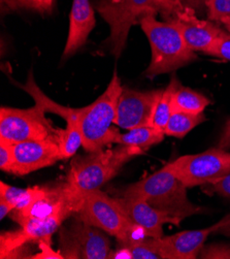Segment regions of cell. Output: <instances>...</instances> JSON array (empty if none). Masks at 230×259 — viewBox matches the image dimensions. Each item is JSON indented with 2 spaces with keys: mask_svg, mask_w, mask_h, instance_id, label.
<instances>
[{
  "mask_svg": "<svg viewBox=\"0 0 230 259\" xmlns=\"http://www.w3.org/2000/svg\"><path fill=\"white\" fill-rule=\"evenodd\" d=\"M144 152L139 147L118 145L111 150L89 152L85 156L75 158L65 180L68 188L82 203L87 193L100 189L119 174L125 163Z\"/></svg>",
  "mask_w": 230,
  "mask_h": 259,
  "instance_id": "6da1fadb",
  "label": "cell"
},
{
  "mask_svg": "<svg viewBox=\"0 0 230 259\" xmlns=\"http://www.w3.org/2000/svg\"><path fill=\"white\" fill-rule=\"evenodd\" d=\"M139 24L148 37L152 50V58L145 75L153 79L162 73L174 72L195 60L197 55L186 44L175 26L166 21L160 22L154 14L142 17Z\"/></svg>",
  "mask_w": 230,
  "mask_h": 259,
  "instance_id": "7a4b0ae2",
  "label": "cell"
},
{
  "mask_svg": "<svg viewBox=\"0 0 230 259\" xmlns=\"http://www.w3.org/2000/svg\"><path fill=\"white\" fill-rule=\"evenodd\" d=\"M187 189L174 175L162 167L139 182L125 187L121 195L143 198L153 208L183 221L204 212L202 206L194 204L189 199Z\"/></svg>",
  "mask_w": 230,
  "mask_h": 259,
  "instance_id": "3957f363",
  "label": "cell"
},
{
  "mask_svg": "<svg viewBox=\"0 0 230 259\" xmlns=\"http://www.w3.org/2000/svg\"><path fill=\"white\" fill-rule=\"evenodd\" d=\"M123 86L114 70L112 80L96 100L78 109L79 124L83 136V147L87 152H96L113 143L116 128L112 125L117 114V105Z\"/></svg>",
  "mask_w": 230,
  "mask_h": 259,
  "instance_id": "277c9868",
  "label": "cell"
},
{
  "mask_svg": "<svg viewBox=\"0 0 230 259\" xmlns=\"http://www.w3.org/2000/svg\"><path fill=\"white\" fill-rule=\"evenodd\" d=\"M187 188L218 182L230 174V152L212 148L202 153L184 155L163 166Z\"/></svg>",
  "mask_w": 230,
  "mask_h": 259,
  "instance_id": "5b68a950",
  "label": "cell"
},
{
  "mask_svg": "<svg viewBox=\"0 0 230 259\" xmlns=\"http://www.w3.org/2000/svg\"><path fill=\"white\" fill-rule=\"evenodd\" d=\"M95 10L111 28L108 39L112 54L118 59L126 46L131 27L142 17L156 15L157 0H96Z\"/></svg>",
  "mask_w": 230,
  "mask_h": 259,
  "instance_id": "8992f818",
  "label": "cell"
},
{
  "mask_svg": "<svg viewBox=\"0 0 230 259\" xmlns=\"http://www.w3.org/2000/svg\"><path fill=\"white\" fill-rule=\"evenodd\" d=\"M44 108L35 103L33 108L0 109V142L15 145L27 141L59 139L57 131L45 117Z\"/></svg>",
  "mask_w": 230,
  "mask_h": 259,
  "instance_id": "52a82bcc",
  "label": "cell"
},
{
  "mask_svg": "<svg viewBox=\"0 0 230 259\" xmlns=\"http://www.w3.org/2000/svg\"><path fill=\"white\" fill-rule=\"evenodd\" d=\"M59 231V252L63 258L107 259L111 241L107 232L75 216Z\"/></svg>",
  "mask_w": 230,
  "mask_h": 259,
  "instance_id": "ba28073f",
  "label": "cell"
},
{
  "mask_svg": "<svg viewBox=\"0 0 230 259\" xmlns=\"http://www.w3.org/2000/svg\"><path fill=\"white\" fill-rule=\"evenodd\" d=\"M73 216L115 238L131 223L116 198L100 189L87 193Z\"/></svg>",
  "mask_w": 230,
  "mask_h": 259,
  "instance_id": "9c48e42d",
  "label": "cell"
},
{
  "mask_svg": "<svg viewBox=\"0 0 230 259\" xmlns=\"http://www.w3.org/2000/svg\"><path fill=\"white\" fill-rule=\"evenodd\" d=\"M167 21L172 23L183 35L188 47L194 52L206 54L216 39L225 30L211 21L200 20L191 8L182 6L175 9Z\"/></svg>",
  "mask_w": 230,
  "mask_h": 259,
  "instance_id": "30bf717a",
  "label": "cell"
},
{
  "mask_svg": "<svg viewBox=\"0 0 230 259\" xmlns=\"http://www.w3.org/2000/svg\"><path fill=\"white\" fill-rule=\"evenodd\" d=\"M59 139L27 141L13 145V175L26 176L62 160Z\"/></svg>",
  "mask_w": 230,
  "mask_h": 259,
  "instance_id": "8fae6325",
  "label": "cell"
},
{
  "mask_svg": "<svg viewBox=\"0 0 230 259\" xmlns=\"http://www.w3.org/2000/svg\"><path fill=\"white\" fill-rule=\"evenodd\" d=\"M161 89L139 91L123 86L120 94L114 124L123 129L149 126L154 103Z\"/></svg>",
  "mask_w": 230,
  "mask_h": 259,
  "instance_id": "7c38bea8",
  "label": "cell"
},
{
  "mask_svg": "<svg viewBox=\"0 0 230 259\" xmlns=\"http://www.w3.org/2000/svg\"><path fill=\"white\" fill-rule=\"evenodd\" d=\"M213 235L212 227L184 230L177 234L154 238L155 247L161 259H195L208 240Z\"/></svg>",
  "mask_w": 230,
  "mask_h": 259,
  "instance_id": "4fadbf2b",
  "label": "cell"
},
{
  "mask_svg": "<svg viewBox=\"0 0 230 259\" xmlns=\"http://www.w3.org/2000/svg\"><path fill=\"white\" fill-rule=\"evenodd\" d=\"M115 198L129 220L143 226L147 230L149 238H161L163 237V226L165 224L178 225L182 222L181 220L170 217L153 208L143 198L126 195H121Z\"/></svg>",
  "mask_w": 230,
  "mask_h": 259,
  "instance_id": "5bb4252c",
  "label": "cell"
},
{
  "mask_svg": "<svg viewBox=\"0 0 230 259\" xmlns=\"http://www.w3.org/2000/svg\"><path fill=\"white\" fill-rule=\"evenodd\" d=\"M96 25L94 9L89 0H72L69 15V31L62 59L74 55L88 40Z\"/></svg>",
  "mask_w": 230,
  "mask_h": 259,
  "instance_id": "9a60e30c",
  "label": "cell"
},
{
  "mask_svg": "<svg viewBox=\"0 0 230 259\" xmlns=\"http://www.w3.org/2000/svg\"><path fill=\"white\" fill-rule=\"evenodd\" d=\"M180 85L181 82L176 79L175 74H172L168 86L165 89H161V92L159 93L154 103L149 121V126L164 133L167 122L173 113L172 96L176 88Z\"/></svg>",
  "mask_w": 230,
  "mask_h": 259,
  "instance_id": "2e32d148",
  "label": "cell"
},
{
  "mask_svg": "<svg viewBox=\"0 0 230 259\" xmlns=\"http://www.w3.org/2000/svg\"><path fill=\"white\" fill-rule=\"evenodd\" d=\"M165 134L151 126L136 127L127 134H120L119 131H115L113 143L118 145L134 146L146 151L152 146L160 144L164 140Z\"/></svg>",
  "mask_w": 230,
  "mask_h": 259,
  "instance_id": "e0dca14e",
  "label": "cell"
},
{
  "mask_svg": "<svg viewBox=\"0 0 230 259\" xmlns=\"http://www.w3.org/2000/svg\"><path fill=\"white\" fill-rule=\"evenodd\" d=\"M211 105V100L203 94L182 84L176 88L172 96L173 111L190 114H201Z\"/></svg>",
  "mask_w": 230,
  "mask_h": 259,
  "instance_id": "ac0fdd59",
  "label": "cell"
},
{
  "mask_svg": "<svg viewBox=\"0 0 230 259\" xmlns=\"http://www.w3.org/2000/svg\"><path fill=\"white\" fill-rule=\"evenodd\" d=\"M204 121H206V115H204V113L190 114L185 112L173 111L164 129V134L168 137L183 139L191 131H193L196 126L203 123Z\"/></svg>",
  "mask_w": 230,
  "mask_h": 259,
  "instance_id": "d6986e66",
  "label": "cell"
},
{
  "mask_svg": "<svg viewBox=\"0 0 230 259\" xmlns=\"http://www.w3.org/2000/svg\"><path fill=\"white\" fill-rule=\"evenodd\" d=\"M60 152L62 159L71 158L74 154L83 146V136L79 121L66 124L64 131L60 135Z\"/></svg>",
  "mask_w": 230,
  "mask_h": 259,
  "instance_id": "ffe728a7",
  "label": "cell"
},
{
  "mask_svg": "<svg viewBox=\"0 0 230 259\" xmlns=\"http://www.w3.org/2000/svg\"><path fill=\"white\" fill-rule=\"evenodd\" d=\"M148 238L149 236L147 234V230L143 226L131 222L116 239L118 240L120 246L131 247L145 241Z\"/></svg>",
  "mask_w": 230,
  "mask_h": 259,
  "instance_id": "44dd1931",
  "label": "cell"
},
{
  "mask_svg": "<svg viewBox=\"0 0 230 259\" xmlns=\"http://www.w3.org/2000/svg\"><path fill=\"white\" fill-rule=\"evenodd\" d=\"M131 250L133 259H161L154 243V238H148L145 241L128 247Z\"/></svg>",
  "mask_w": 230,
  "mask_h": 259,
  "instance_id": "7402d4cb",
  "label": "cell"
},
{
  "mask_svg": "<svg viewBox=\"0 0 230 259\" xmlns=\"http://www.w3.org/2000/svg\"><path fill=\"white\" fill-rule=\"evenodd\" d=\"M198 258L202 259H230V244L213 243L203 245Z\"/></svg>",
  "mask_w": 230,
  "mask_h": 259,
  "instance_id": "603a6c76",
  "label": "cell"
},
{
  "mask_svg": "<svg viewBox=\"0 0 230 259\" xmlns=\"http://www.w3.org/2000/svg\"><path fill=\"white\" fill-rule=\"evenodd\" d=\"M206 54L230 61V33L225 31L220 35Z\"/></svg>",
  "mask_w": 230,
  "mask_h": 259,
  "instance_id": "cb8c5ba5",
  "label": "cell"
},
{
  "mask_svg": "<svg viewBox=\"0 0 230 259\" xmlns=\"http://www.w3.org/2000/svg\"><path fill=\"white\" fill-rule=\"evenodd\" d=\"M210 21L220 22L230 16V0H206Z\"/></svg>",
  "mask_w": 230,
  "mask_h": 259,
  "instance_id": "d4e9b609",
  "label": "cell"
},
{
  "mask_svg": "<svg viewBox=\"0 0 230 259\" xmlns=\"http://www.w3.org/2000/svg\"><path fill=\"white\" fill-rule=\"evenodd\" d=\"M15 157L13 145L0 142V168L4 171L12 174Z\"/></svg>",
  "mask_w": 230,
  "mask_h": 259,
  "instance_id": "484cf974",
  "label": "cell"
},
{
  "mask_svg": "<svg viewBox=\"0 0 230 259\" xmlns=\"http://www.w3.org/2000/svg\"><path fill=\"white\" fill-rule=\"evenodd\" d=\"M207 190L212 193L218 194L224 198L230 199V174L225 178L219 180L218 182L210 185H206Z\"/></svg>",
  "mask_w": 230,
  "mask_h": 259,
  "instance_id": "4316f807",
  "label": "cell"
},
{
  "mask_svg": "<svg viewBox=\"0 0 230 259\" xmlns=\"http://www.w3.org/2000/svg\"><path fill=\"white\" fill-rule=\"evenodd\" d=\"M39 248H40V252H38L37 254L31 255L29 258H34V259H64L62 254L59 251L56 252L52 249L50 242H45V241L39 242Z\"/></svg>",
  "mask_w": 230,
  "mask_h": 259,
  "instance_id": "83f0119b",
  "label": "cell"
},
{
  "mask_svg": "<svg viewBox=\"0 0 230 259\" xmlns=\"http://www.w3.org/2000/svg\"><path fill=\"white\" fill-rule=\"evenodd\" d=\"M183 2L186 0H157V11L169 17L175 9L183 6Z\"/></svg>",
  "mask_w": 230,
  "mask_h": 259,
  "instance_id": "f1b7e54d",
  "label": "cell"
},
{
  "mask_svg": "<svg viewBox=\"0 0 230 259\" xmlns=\"http://www.w3.org/2000/svg\"><path fill=\"white\" fill-rule=\"evenodd\" d=\"M3 3L14 11L19 9H37V0H3Z\"/></svg>",
  "mask_w": 230,
  "mask_h": 259,
  "instance_id": "f546056e",
  "label": "cell"
},
{
  "mask_svg": "<svg viewBox=\"0 0 230 259\" xmlns=\"http://www.w3.org/2000/svg\"><path fill=\"white\" fill-rule=\"evenodd\" d=\"M213 235H223L230 237V214L223 217L221 220L211 225Z\"/></svg>",
  "mask_w": 230,
  "mask_h": 259,
  "instance_id": "4dcf8cb0",
  "label": "cell"
},
{
  "mask_svg": "<svg viewBox=\"0 0 230 259\" xmlns=\"http://www.w3.org/2000/svg\"><path fill=\"white\" fill-rule=\"evenodd\" d=\"M218 148L223 150H229L230 149V118L225 123V126L222 131V134L220 136V139L218 141Z\"/></svg>",
  "mask_w": 230,
  "mask_h": 259,
  "instance_id": "1f68e13d",
  "label": "cell"
},
{
  "mask_svg": "<svg viewBox=\"0 0 230 259\" xmlns=\"http://www.w3.org/2000/svg\"><path fill=\"white\" fill-rule=\"evenodd\" d=\"M108 258L112 259H133L130 248L126 246H120L116 251H111Z\"/></svg>",
  "mask_w": 230,
  "mask_h": 259,
  "instance_id": "d6a6232c",
  "label": "cell"
},
{
  "mask_svg": "<svg viewBox=\"0 0 230 259\" xmlns=\"http://www.w3.org/2000/svg\"><path fill=\"white\" fill-rule=\"evenodd\" d=\"M55 0H37V9L39 13L50 14L53 10Z\"/></svg>",
  "mask_w": 230,
  "mask_h": 259,
  "instance_id": "836d02e7",
  "label": "cell"
},
{
  "mask_svg": "<svg viewBox=\"0 0 230 259\" xmlns=\"http://www.w3.org/2000/svg\"><path fill=\"white\" fill-rule=\"evenodd\" d=\"M12 211H13L12 205L9 202H7L5 199L0 198V219L4 220L6 216L11 214Z\"/></svg>",
  "mask_w": 230,
  "mask_h": 259,
  "instance_id": "e575fe53",
  "label": "cell"
},
{
  "mask_svg": "<svg viewBox=\"0 0 230 259\" xmlns=\"http://www.w3.org/2000/svg\"><path fill=\"white\" fill-rule=\"evenodd\" d=\"M220 23L224 26L225 29L227 30V32L230 33V16L223 18V19L220 21Z\"/></svg>",
  "mask_w": 230,
  "mask_h": 259,
  "instance_id": "d590c367",
  "label": "cell"
}]
</instances>
